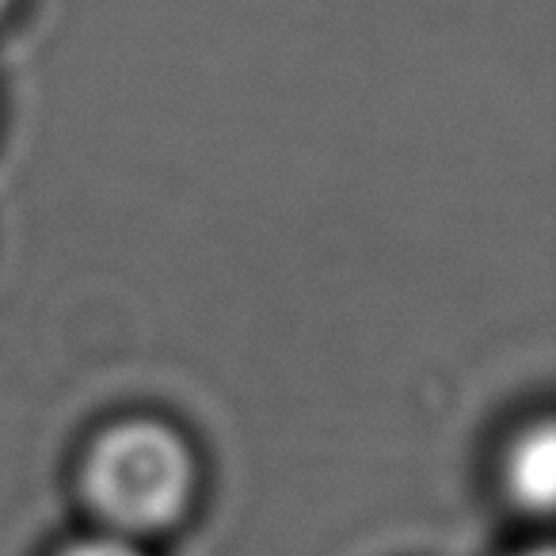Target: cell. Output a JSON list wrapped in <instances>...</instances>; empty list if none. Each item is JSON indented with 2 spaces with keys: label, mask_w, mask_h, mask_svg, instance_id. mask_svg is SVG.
<instances>
[{
  "label": "cell",
  "mask_w": 556,
  "mask_h": 556,
  "mask_svg": "<svg viewBox=\"0 0 556 556\" xmlns=\"http://www.w3.org/2000/svg\"><path fill=\"white\" fill-rule=\"evenodd\" d=\"M518 556H553V548H548V545H538V548H526V553H518Z\"/></svg>",
  "instance_id": "277c9868"
},
{
  "label": "cell",
  "mask_w": 556,
  "mask_h": 556,
  "mask_svg": "<svg viewBox=\"0 0 556 556\" xmlns=\"http://www.w3.org/2000/svg\"><path fill=\"white\" fill-rule=\"evenodd\" d=\"M503 484L526 515H548L556 500V434L548 419H538L510 442L503 457Z\"/></svg>",
  "instance_id": "7a4b0ae2"
},
{
  "label": "cell",
  "mask_w": 556,
  "mask_h": 556,
  "mask_svg": "<svg viewBox=\"0 0 556 556\" xmlns=\"http://www.w3.org/2000/svg\"><path fill=\"white\" fill-rule=\"evenodd\" d=\"M80 484L103 522L123 538H138L168 530L187 515L199 488V462L172 424L130 416L96 434Z\"/></svg>",
  "instance_id": "6da1fadb"
},
{
  "label": "cell",
  "mask_w": 556,
  "mask_h": 556,
  "mask_svg": "<svg viewBox=\"0 0 556 556\" xmlns=\"http://www.w3.org/2000/svg\"><path fill=\"white\" fill-rule=\"evenodd\" d=\"M9 4H12V0H0V12H4V9H9Z\"/></svg>",
  "instance_id": "5b68a950"
},
{
  "label": "cell",
  "mask_w": 556,
  "mask_h": 556,
  "mask_svg": "<svg viewBox=\"0 0 556 556\" xmlns=\"http://www.w3.org/2000/svg\"><path fill=\"white\" fill-rule=\"evenodd\" d=\"M58 556H149V553L134 545L130 538H85L77 545L62 548Z\"/></svg>",
  "instance_id": "3957f363"
}]
</instances>
